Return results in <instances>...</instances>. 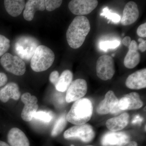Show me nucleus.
Here are the masks:
<instances>
[{"label": "nucleus", "mask_w": 146, "mask_h": 146, "mask_svg": "<svg viewBox=\"0 0 146 146\" xmlns=\"http://www.w3.org/2000/svg\"><path fill=\"white\" fill-rule=\"evenodd\" d=\"M63 3L61 0H45V9L49 11H52L60 7Z\"/></svg>", "instance_id": "nucleus-28"}, {"label": "nucleus", "mask_w": 146, "mask_h": 146, "mask_svg": "<svg viewBox=\"0 0 146 146\" xmlns=\"http://www.w3.org/2000/svg\"><path fill=\"white\" fill-rule=\"evenodd\" d=\"M129 140L130 137L125 132L110 131L103 135L101 143L103 146H119Z\"/></svg>", "instance_id": "nucleus-12"}, {"label": "nucleus", "mask_w": 146, "mask_h": 146, "mask_svg": "<svg viewBox=\"0 0 146 146\" xmlns=\"http://www.w3.org/2000/svg\"><path fill=\"white\" fill-rule=\"evenodd\" d=\"M59 77V74L57 71H54L51 73L49 77L50 81L54 85H55Z\"/></svg>", "instance_id": "nucleus-30"}, {"label": "nucleus", "mask_w": 146, "mask_h": 146, "mask_svg": "<svg viewBox=\"0 0 146 146\" xmlns=\"http://www.w3.org/2000/svg\"><path fill=\"white\" fill-rule=\"evenodd\" d=\"M138 42H140V44L138 46V50H141L142 52L145 51L146 50V41L142 38L138 39Z\"/></svg>", "instance_id": "nucleus-31"}, {"label": "nucleus", "mask_w": 146, "mask_h": 146, "mask_svg": "<svg viewBox=\"0 0 146 146\" xmlns=\"http://www.w3.org/2000/svg\"><path fill=\"white\" fill-rule=\"evenodd\" d=\"M125 85L129 89L139 90L146 87L145 68L129 76L125 81Z\"/></svg>", "instance_id": "nucleus-14"}, {"label": "nucleus", "mask_w": 146, "mask_h": 146, "mask_svg": "<svg viewBox=\"0 0 146 146\" xmlns=\"http://www.w3.org/2000/svg\"><path fill=\"white\" fill-rule=\"evenodd\" d=\"M119 146H138V144L135 141H129L127 143Z\"/></svg>", "instance_id": "nucleus-34"}, {"label": "nucleus", "mask_w": 146, "mask_h": 146, "mask_svg": "<svg viewBox=\"0 0 146 146\" xmlns=\"http://www.w3.org/2000/svg\"><path fill=\"white\" fill-rule=\"evenodd\" d=\"M143 105L140 95L136 92H132L123 97L118 103L121 110H133L141 108Z\"/></svg>", "instance_id": "nucleus-13"}, {"label": "nucleus", "mask_w": 146, "mask_h": 146, "mask_svg": "<svg viewBox=\"0 0 146 146\" xmlns=\"http://www.w3.org/2000/svg\"><path fill=\"white\" fill-rule=\"evenodd\" d=\"M145 130H146V125L145 126Z\"/></svg>", "instance_id": "nucleus-36"}, {"label": "nucleus", "mask_w": 146, "mask_h": 146, "mask_svg": "<svg viewBox=\"0 0 146 146\" xmlns=\"http://www.w3.org/2000/svg\"><path fill=\"white\" fill-rule=\"evenodd\" d=\"M102 11L103 12L100 14V16H105L114 23H117L121 21V16L117 13L111 12V10H110L108 7H105L103 9Z\"/></svg>", "instance_id": "nucleus-24"}, {"label": "nucleus", "mask_w": 146, "mask_h": 146, "mask_svg": "<svg viewBox=\"0 0 146 146\" xmlns=\"http://www.w3.org/2000/svg\"></svg>", "instance_id": "nucleus-38"}, {"label": "nucleus", "mask_w": 146, "mask_h": 146, "mask_svg": "<svg viewBox=\"0 0 146 146\" xmlns=\"http://www.w3.org/2000/svg\"><path fill=\"white\" fill-rule=\"evenodd\" d=\"M87 84L83 79H77L72 82L67 89L65 100L68 103L80 99L86 95L87 91Z\"/></svg>", "instance_id": "nucleus-9"}, {"label": "nucleus", "mask_w": 146, "mask_h": 146, "mask_svg": "<svg viewBox=\"0 0 146 146\" xmlns=\"http://www.w3.org/2000/svg\"><path fill=\"white\" fill-rule=\"evenodd\" d=\"M129 120V115L127 112H124L119 116L108 120L106 125L111 131H118L121 130L127 126Z\"/></svg>", "instance_id": "nucleus-20"}, {"label": "nucleus", "mask_w": 146, "mask_h": 146, "mask_svg": "<svg viewBox=\"0 0 146 146\" xmlns=\"http://www.w3.org/2000/svg\"><path fill=\"white\" fill-rule=\"evenodd\" d=\"M40 120L45 123H49L52 119V116L49 112L46 111H39L33 114V118Z\"/></svg>", "instance_id": "nucleus-25"}, {"label": "nucleus", "mask_w": 146, "mask_h": 146, "mask_svg": "<svg viewBox=\"0 0 146 146\" xmlns=\"http://www.w3.org/2000/svg\"><path fill=\"white\" fill-rule=\"evenodd\" d=\"M0 63L6 70L15 75H23L26 70V66L23 60L17 56L9 53H6L2 56Z\"/></svg>", "instance_id": "nucleus-6"}, {"label": "nucleus", "mask_w": 146, "mask_h": 146, "mask_svg": "<svg viewBox=\"0 0 146 146\" xmlns=\"http://www.w3.org/2000/svg\"><path fill=\"white\" fill-rule=\"evenodd\" d=\"M119 100L112 91H109L105 96L97 108V112L100 115H106L108 113L115 114L121 110L118 106Z\"/></svg>", "instance_id": "nucleus-8"}, {"label": "nucleus", "mask_w": 146, "mask_h": 146, "mask_svg": "<svg viewBox=\"0 0 146 146\" xmlns=\"http://www.w3.org/2000/svg\"><path fill=\"white\" fill-rule=\"evenodd\" d=\"M20 97L19 86L15 82L8 83L0 90V100L3 102H7L10 99L18 100Z\"/></svg>", "instance_id": "nucleus-18"}, {"label": "nucleus", "mask_w": 146, "mask_h": 146, "mask_svg": "<svg viewBox=\"0 0 146 146\" xmlns=\"http://www.w3.org/2000/svg\"><path fill=\"white\" fill-rule=\"evenodd\" d=\"M131 41V38L130 36H126L123 39L122 43L125 46L129 47Z\"/></svg>", "instance_id": "nucleus-33"}, {"label": "nucleus", "mask_w": 146, "mask_h": 146, "mask_svg": "<svg viewBox=\"0 0 146 146\" xmlns=\"http://www.w3.org/2000/svg\"><path fill=\"white\" fill-rule=\"evenodd\" d=\"M63 136L66 139H78L87 143L94 139L95 132L92 126L84 124L70 128L64 132Z\"/></svg>", "instance_id": "nucleus-5"}, {"label": "nucleus", "mask_w": 146, "mask_h": 146, "mask_svg": "<svg viewBox=\"0 0 146 146\" xmlns=\"http://www.w3.org/2000/svg\"><path fill=\"white\" fill-rule=\"evenodd\" d=\"M44 1V0H29L25 4L23 12L24 19L31 21L33 19L35 13L37 11L45 10Z\"/></svg>", "instance_id": "nucleus-19"}, {"label": "nucleus", "mask_w": 146, "mask_h": 146, "mask_svg": "<svg viewBox=\"0 0 146 146\" xmlns=\"http://www.w3.org/2000/svg\"><path fill=\"white\" fill-rule=\"evenodd\" d=\"M120 44V42L118 40L111 41H104L100 43V47L101 49L106 52L109 49H115Z\"/></svg>", "instance_id": "nucleus-27"}, {"label": "nucleus", "mask_w": 146, "mask_h": 146, "mask_svg": "<svg viewBox=\"0 0 146 146\" xmlns=\"http://www.w3.org/2000/svg\"><path fill=\"white\" fill-rule=\"evenodd\" d=\"M4 3L6 10L13 17L21 15L25 5V1L23 0H5Z\"/></svg>", "instance_id": "nucleus-21"}, {"label": "nucleus", "mask_w": 146, "mask_h": 146, "mask_svg": "<svg viewBox=\"0 0 146 146\" xmlns=\"http://www.w3.org/2000/svg\"><path fill=\"white\" fill-rule=\"evenodd\" d=\"M10 46V40L5 36L0 35V56L5 54Z\"/></svg>", "instance_id": "nucleus-26"}, {"label": "nucleus", "mask_w": 146, "mask_h": 146, "mask_svg": "<svg viewBox=\"0 0 146 146\" xmlns=\"http://www.w3.org/2000/svg\"><path fill=\"white\" fill-rule=\"evenodd\" d=\"M39 43L34 37L24 36L19 37L14 45L15 52L22 60H29L33 56Z\"/></svg>", "instance_id": "nucleus-4"}, {"label": "nucleus", "mask_w": 146, "mask_h": 146, "mask_svg": "<svg viewBox=\"0 0 146 146\" xmlns=\"http://www.w3.org/2000/svg\"><path fill=\"white\" fill-rule=\"evenodd\" d=\"M96 70L97 76L102 80L106 81L112 79L115 72L113 58L107 55L100 56L97 61Z\"/></svg>", "instance_id": "nucleus-7"}, {"label": "nucleus", "mask_w": 146, "mask_h": 146, "mask_svg": "<svg viewBox=\"0 0 146 146\" xmlns=\"http://www.w3.org/2000/svg\"><path fill=\"white\" fill-rule=\"evenodd\" d=\"M91 29L88 18L84 16H77L74 18L66 32L68 44L73 49L81 46Z\"/></svg>", "instance_id": "nucleus-1"}, {"label": "nucleus", "mask_w": 146, "mask_h": 146, "mask_svg": "<svg viewBox=\"0 0 146 146\" xmlns=\"http://www.w3.org/2000/svg\"><path fill=\"white\" fill-rule=\"evenodd\" d=\"M128 48L124 60V65L128 69H133L140 63L141 55L138 51V44L135 40L131 41Z\"/></svg>", "instance_id": "nucleus-16"}, {"label": "nucleus", "mask_w": 146, "mask_h": 146, "mask_svg": "<svg viewBox=\"0 0 146 146\" xmlns=\"http://www.w3.org/2000/svg\"><path fill=\"white\" fill-rule=\"evenodd\" d=\"M67 123L66 116L63 114L59 117L55 123L51 135L52 137H55L61 133L66 127Z\"/></svg>", "instance_id": "nucleus-23"}, {"label": "nucleus", "mask_w": 146, "mask_h": 146, "mask_svg": "<svg viewBox=\"0 0 146 146\" xmlns=\"http://www.w3.org/2000/svg\"><path fill=\"white\" fill-rule=\"evenodd\" d=\"M21 100L25 104L21 113V118L25 121H30L33 119V114L39 107L37 98L35 96H31L30 93H25L21 96Z\"/></svg>", "instance_id": "nucleus-11"}, {"label": "nucleus", "mask_w": 146, "mask_h": 146, "mask_svg": "<svg viewBox=\"0 0 146 146\" xmlns=\"http://www.w3.org/2000/svg\"><path fill=\"white\" fill-rule=\"evenodd\" d=\"M71 146H74L73 145H71Z\"/></svg>", "instance_id": "nucleus-37"}, {"label": "nucleus", "mask_w": 146, "mask_h": 146, "mask_svg": "<svg viewBox=\"0 0 146 146\" xmlns=\"http://www.w3.org/2000/svg\"><path fill=\"white\" fill-rule=\"evenodd\" d=\"M0 146H10L8 144L3 141H0Z\"/></svg>", "instance_id": "nucleus-35"}, {"label": "nucleus", "mask_w": 146, "mask_h": 146, "mask_svg": "<svg viewBox=\"0 0 146 146\" xmlns=\"http://www.w3.org/2000/svg\"><path fill=\"white\" fill-rule=\"evenodd\" d=\"M54 59L52 50L44 45H39L31 60V67L34 72H43L52 65Z\"/></svg>", "instance_id": "nucleus-3"}, {"label": "nucleus", "mask_w": 146, "mask_h": 146, "mask_svg": "<svg viewBox=\"0 0 146 146\" xmlns=\"http://www.w3.org/2000/svg\"><path fill=\"white\" fill-rule=\"evenodd\" d=\"M97 0H72L69 3L68 7L72 13L78 16L88 15L98 6Z\"/></svg>", "instance_id": "nucleus-10"}, {"label": "nucleus", "mask_w": 146, "mask_h": 146, "mask_svg": "<svg viewBox=\"0 0 146 146\" xmlns=\"http://www.w3.org/2000/svg\"><path fill=\"white\" fill-rule=\"evenodd\" d=\"M93 112L92 102L88 98L76 101L66 115L68 121L75 125L84 124L91 119Z\"/></svg>", "instance_id": "nucleus-2"}, {"label": "nucleus", "mask_w": 146, "mask_h": 146, "mask_svg": "<svg viewBox=\"0 0 146 146\" xmlns=\"http://www.w3.org/2000/svg\"><path fill=\"white\" fill-rule=\"evenodd\" d=\"M139 11L138 5L133 1H129L126 4L123 11V16L121 19L123 26H128L134 23L139 17Z\"/></svg>", "instance_id": "nucleus-15"}, {"label": "nucleus", "mask_w": 146, "mask_h": 146, "mask_svg": "<svg viewBox=\"0 0 146 146\" xmlns=\"http://www.w3.org/2000/svg\"><path fill=\"white\" fill-rule=\"evenodd\" d=\"M72 73L69 70L63 71L60 76L57 83L55 85L56 89L60 92H65L69 88L72 82Z\"/></svg>", "instance_id": "nucleus-22"}, {"label": "nucleus", "mask_w": 146, "mask_h": 146, "mask_svg": "<svg viewBox=\"0 0 146 146\" xmlns=\"http://www.w3.org/2000/svg\"><path fill=\"white\" fill-rule=\"evenodd\" d=\"M137 35L141 37H146V23L139 26L137 30Z\"/></svg>", "instance_id": "nucleus-29"}, {"label": "nucleus", "mask_w": 146, "mask_h": 146, "mask_svg": "<svg viewBox=\"0 0 146 146\" xmlns=\"http://www.w3.org/2000/svg\"><path fill=\"white\" fill-rule=\"evenodd\" d=\"M8 80L7 76L5 73L0 72V87L4 86Z\"/></svg>", "instance_id": "nucleus-32"}, {"label": "nucleus", "mask_w": 146, "mask_h": 146, "mask_svg": "<svg viewBox=\"0 0 146 146\" xmlns=\"http://www.w3.org/2000/svg\"><path fill=\"white\" fill-rule=\"evenodd\" d=\"M7 141L10 146H30L29 141L24 132L14 127L9 131Z\"/></svg>", "instance_id": "nucleus-17"}]
</instances>
